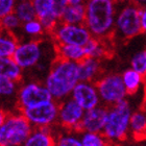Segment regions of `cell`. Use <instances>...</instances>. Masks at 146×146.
Here are the masks:
<instances>
[{
  "label": "cell",
  "instance_id": "obj_18",
  "mask_svg": "<svg viewBox=\"0 0 146 146\" xmlns=\"http://www.w3.org/2000/svg\"><path fill=\"white\" fill-rule=\"evenodd\" d=\"M129 135L135 140L140 141L146 138V112L137 110L133 112L129 123Z\"/></svg>",
  "mask_w": 146,
  "mask_h": 146
},
{
  "label": "cell",
  "instance_id": "obj_31",
  "mask_svg": "<svg viewBox=\"0 0 146 146\" xmlns=\"http://www.w3.org/2000/svg\"><path fill=\"white\" fill-rule=\"evenodd\" d=\"M17 2L18 0H0V17L14 13Z\"/></svg>",
  "mask_w": 146,
  "mask_h": 146
},
{
  "label": "cell",
  "instance_id": "obj_23",
  "mask_svg": "<svg viewBox=\"0 0 146 146\" xmlns=\"http://www.w3.org/2000/svg\"><path fill=\"white\" fill-rule=\"evenodd\" d=\"M84 49L87 58H96L99 61L101 58H106L109 52V48L106 45V40L96 39V38H92L84 47Z\"/></svg>",
  "mask_w": 146,
  "mask_h": 146
},
{
  "label": "cell",
  "instance_id": "obj_12",
  "mask_svg": "<svg viewBox=\"0 0 146 146\" xmlns=\"http://www.w3.org/2000/svg\"><path fill=\"white\" fill-rule=\"evenodd\" d=\"M71 98L87 111L100 106V96L95 82H79L71 93Z\"/></svg>",
  "mask_w": 146,
  "mask_h": 146
},
{
  "label": "cell",
  "instance_id": "obj_5",
  "mask_svg": "<svg viewBox=\"0 0 146 146\" xmlns=\"http://www.w3.org/2000/svg\"><path fill=\"white\" fill-rule=\"evenodd\" d=\"M143 34L141 24V7L131 2L121 4L116 16L114 36L126 41Z\"/></svg>",
  "mask_w": 146,
  "mask_h": 146
},
{
  "label": "cell",
  "instance_id": "obj_35",
  "mask_svg": "<svg viewBox=\"0 0 146 146\" xmlns=\"http://www.w3.org/2000/svg\"><path fill=\"white\" fill-rule=\"evenodd\" d=\"M70 4H85L87 0H69Z\"/></svg>",
  "mask_w": 146,
  "mask_h": 146
},
{
  "label": "cell",
  "instance_id": "obj_16",
  "mask_svg": "<svg viewBox=\"0 0 146 146\" xmlns=\"http://www.w3.org/2000/svg\"><path fill=\"white\" fill-rule=\"evenodd\" d=\"M55 54L56 58L68 62L78 64L86 58V52L84 47L67 44H55Z\"/></svg>",
  "mask_w": 146,
  "mask_h": 146
},
{
  "label": "cell",
  "instance_id": "obj_8",
  "mask_svg": "<svg viewBox=\"0 0 146 146\" xmlns=\"http://www.w3.org/2000/svg\"><path fill=\"white\" fill-rule=\"evenodd\" d=\"M58 109L60 102L51 99L36 107L23 110L21 113L27 119L33 127L49 128L55 122H58Z\"/></svg>",
  "mask_w": 146,
  "mask_h": 146
},
{
  "label": "cell",
  "instance_id": "obj_28",
  "mask_svg": "<svg viewBox=\"0 0 146 146\" xmlns=\"http://www.w3.org/2000/svg\"><path fill=\"white\" fill-rule=\"evenodd\" d=\"M80 139L84 146H111L109 140L101 133H82Z\"/></svg>",
  "mask_w": 146,
  "mask_h": 146
},
{
  "label": "cell",
  "instance_id": "obj_15",
  "mask_svg": "<svg viewBox=\"0 0 146 146\" xmlns=\"http://www.w3.org/2000/svg\"><path fill=\"white\" fill-rule=\"evenodd\" d=\"M100 73L101 64L99 60L86 58L78 63V74L80 82H96L100 77Z\"/></svg>",
  "mask_w": 146,
  "mask_h": 146
},
{
  "label": "cell",
  "instance_id": "obj_2",
  "mask_svg": "<svg viewBox=\"0 0 146 146\" xmlns=\"http://www.w3.org/2000/svg\"><path fill=\"white\" fill-rule=\"evenodd\" d=\"M79 82L78 64L56 58L46 74L44 85L52 99L62 102L70 97Z\"/></svg>",
  "mask_w": 146,
  "mask_h": 146
},
{
  "label": "cell",
  "instance_id": "obj_29",
  "mask_svg": "<svg viewBox=\"0 0 146 146\" xmlns=\"http://www.w3.org/2000/svg\"><path fill=\"white\" fill-rule=\"evenodd\" d=\"M55 146H84L80 137L71 133L58 135L55 138Z\"/></svg>",
  "mask_w": 146,
  "mask_h": 146
},
{
  "label": "cell",
  "instance_id": "obj_1",
  "mask_svg": "<svg viewBox=\"0 0 146 146\" xmlns=\"http://www.w3.org/2000/svg\"><path fill=\"white\" fill-rule=\"evenodd\" d=\"M85 25L93 38L108 40L114 36L118 4L114 0H87Z\"/></svg>",
  "mask_w": 146,
  "mask_h": 146
},
{
  "label": "cell",
  "instance_id": "obj_21",
  "mask_svg": "<svg viewBox=\"0 0 146 146\" xmlns=\"http://www.w3.org/2000/svg\"><path fill=\"white\" fill-rule=\"evenodd\" d=\"M85 4H69L61 18V22L67 24H85Z\"/></svg>",
  "mask_w": 146,
  "mask_h": 146
},
{
  "label": "cell",
  "instance_id": "obj_24",
  "mask_svg": "<svg viewBox=\"0 0 146 146\" xmlns=\"http://www.w3.org/2000/svg\"><path fill=\"white\" fill-rule=\"evenodd\" d=\"M14 13L22 23H26L36 19V9L31 1H18Z\"/></svg>",
  "mask_w": 146,
  "mask_h": 146
},
{
  "label": "cell",
  "instance_id": "obj_11",
  "mask_svg": "<svg viewBox=\"0 0 146 146\" xmlns=\"http://www.w3.org/2000/svg\"><path fill=\"white\" fill-rule=\"evenodd\" d=\"M85 110L71 97L60 102L58 122L62 127L70 131L80 128L82 118L85 115Z\"/></svg>",
  "mask_w": 146,
  "mask_h": 146
},
{
  "label": "cell",
  "instance_id": "obj_25",
  "mask_svg": "<svg viewBox=\"0 0 146 146\" xmlns=\"http://www.w3.org/2000/svg\"><path fill=\"white\" fill-rule=\"evenodd\" d=\"M21 31L24 34L25 36H27L28 39L31 40H40L41 36L47 34L42 22L38 18L26 22V23H23Z\"/></svg>",
  "mask_w": 146,
  "mask_h": 146
},
{
  "label": "cell",
  "instance_id": "obj_39",
  "mask_svg": "<svg viewBox=\"0 0 146 146\" xmlns=\"http://www.w3.org/2000/svg\"><path fill=\"white\" fill-rule=\"evenodd\" d=\"M128 146H129V145H128Z\"/></svg>",
  "mask_w": 146,
  "mask_h": 146
},
{
  "label": "cell",
  "instance_id": "obj_14",
  "mask_svg": "<svg viewBox=\"0 0 146 146\" xmlns=\"http://www.w3.org/2000/svg\"><path fill=\"white\" fill-rule=\"evenodd\" d=\"M36 9V18L42 22L47 34L51 31L58 24V20L53 13V4L51 0H31Z\"/></svg>",
  "mask_w": 146,
  "mask_h": 146
},
{
  "label": "cell",
  "instance_id": "obj_30",
  "mask_svg": "<svg viewBox=\"0 0 146 146\" xmlns=\"http://www.w3.org/2000/svg\"><path fill=\"white\" fill-rule=\"evenodd\" d=\"M131 68L135 71L144 74L146 71V49L136 52L131 60Z\"/></svg>",
  "mask_w": 146,
  "mask_h": 146
},
{
  "label": "cell",
  "instance_id": "obj_17",
  "mask_svg": "<svg viewBox=\"0 0 146 146\" xmlns=\"http://www.w3.org/2000/svg\"><path fill=\"white\" fill-rule=\"evenodd\" d=\"M121 77L125 89H126V92H127V95L137 94L144 86L146 87L143 74L135 71L131 68L126 69L121 74Z\"/></svg>",
  "mask_w": 146,
  "mask_h": 146
},
{
  "label": "cell",
  "instance_id": "obj_38",
  "mask_svg": "<svg viewBox=\"0 0 146 146\" xmlns=\"http://www.w3.org/2000/svg\"><path fill=\"white\" fill-rule=\"evenodd\" d=\"M18 1H31V0H18Z\"/></svg>",
  "mask_w": 146,
  "mask_h": 146
},
{
  "label": "cell",
  "instance_id": "obj_10",
  "mask_svg": "<svg viewBox=\"0 0 146 146\" xmlns=\"http://www.w3.org/2000/svg\"><path fill=\"white\" fill-rule=\"evenodd\" d=\"M51 99V95L44 84L39 82H27L19 88L16 101L18 109L21 112L25 109L36 107Z\"/></svg>",
  "mask_w": 146,
  "mask_h": 146
},
{
  "label": "cell",
  "instance_id": "obj_3",
  "mask_svg": "<svg viewBox=\"0 0 146 146\" xmlns=\"http://www.w3.org/2000/svg\"><path fill=\"white\" fill-rule=\"evenodd\" d=\"M34 127L20 113H1L0 146H23Z\"/></svg>",
  "mask_w": 146,
  "mask_h": 146
},
{
  "label": "cell",
  "instance_id": "obj_6",
  "mask_svg": "<svg viewBox=\"0 0 146 146\" xmlns=\"http://www.w3.org/2000/svg\"><path fill=\"white\" fill-rule=\"evenodd\" d=\"M100 100L104 107L111 108L126 99L127 92L122 80L121 74L111 73L100 76L95 82Z\"/></svg>",
  "mask_w": 146,
  "mask_h": 146
},
{
  "label": "cell",
  "instance_id": "obj_33",
  "mask_svg": "<svg viewBox=\"0 0 146 146\" xmlns=\"http://www.w3.org/2000/svg\"><path fill=\"white\" fill-rule=\"evenodd\" d=\"M141 24H142V31L146 35V6L141 9Z\"/></svg>",
  "mask_w": 146,
  "mask_h": 146
},
{
  "label": "cell",
  "instance_id": "obj_32",
  "mask_svg": "<svg viewBox=\"0 0 146 146\" xmlns=\"http://www.w3.org/2000/svg\"><path fill=\"white\" fill-rule=\"evenodd\" d=\"M53 4V13L55 17L61 21L62 15L65 12V9H67L68 5L70 4L69 0H51Z\"/></svg>",
  "mask_w": 146,
  "mask_h": 146
},
{
  "label": "cell",
  "instance_id": "obj_20",
  "mask_svg": "<svg viewBox=\"0 0 146 146\" xmlns=\"http://www.w3.org/2000/svg\"><path fill=\"white\" fill-rule=\"evenodd\" d=\"M19 38L15 34L1 31L0 35V58H14L19 46Z\"/></svg>",
  "mask_w": 146,
  "mask_h": 146
},
{
  "label": "cell",
  "instance_id": "obj_22",
  "mask_svg": "<svg viewBox=\"0 0 146 146\" xmlns=\"http://www.w3.org/2000/svg\"><path fill=\"white\" fill-rule=\"evenodd\" d=\"M23 70L13 58H0V76L18 82L22 78Z\"/></svg>",
  "mask_w": 146,
  "mask_h": 146
},
{
  "label": "cell",
  "instance_id": "obj_19",
  "mask_svg": "<svg viewBox=\"0 0 146 146\" xmlns=\"http://www.w3.org/2000/svg\"><path fill=\"white\" fill-rule=\"evenodd\" d=\"M23 146H55V137L49 128H35Z\"/></svg>",
  "mask_w": 146,
  "mask_h": 146
},
{
  "label": "cell",
  "instance_id": "obj_37",
  "mask_svg": "<svg viewBox=\"0 0 146 146\" xmlns=\"http://www.w3.org/2000/svg\"><path fill=\"white\" fill-rule=\"evenodd\" d=\"M143 76H144V80H145V85H146V71H145V73L143 74Z\"/></svg>",
  "mask_w": 146,
  "mask_h": 146
},
{
  "label": "cell",
  "instance_id": "obj_4",
  "mask_svg": "<svg viewBox=\"0 0 146 146\" xmlns=\"http://www.w3.org/2000/svg\"><path fill=\"white\" fill-rule=\"evenodd\" d=\"M133 112L131 104L127 99L109 108L107 122L102 134L110 143H120L127 138Z\"/></svg>",
  "mask_w": 146,
  "mask_h": 146
},
{
  "label": "cell",
  "instance_id": "obj_34",
  "mask_svg": "<svg viewBox=\"0 0 146 146\" xmlns=\"http://www.w3.org/2000/svg\"><path fill=\"white\" fill-rule=\"evenodd\" d=\"M129 2L134 3V4H136V5H138L139 7H144V6H146V0H131Z\"/></svg>",
  "mask_w": 146,
  "mask_h": 146
},
{
  "label": "cell",
  "instance_id": "obj_9",
  "mask_svg": "<svg viewBox=\"0 0 146 146\" xmlns=\"http://www.w3.org/2000/svg\"><path fill=\"white\" fill-rule=\"evenodd\" d=\"M43 46L40 40H24L19 43L14 54V60L22 68V70H29L33 68H40L43 61Z\"/></svg>",
  "mask_w": 146,
  "mask_h": 146
},
{
  "label": "cell",
  "instance_id": "obj_13",
  "mask_svg": "<svg viewBox=\"0 0 146 146\" xmlns=\"http://www.w3.org/2000/svg\"><path fill=\"white\" fill-rule=\"evenodd\" d=\"M109 108L99 106L93 110L85 112L79 131L82 133H101L104 129L107 122Z\"/></svg>",
  "mask_w": 146,
  "mask_h": 146
},
{
  "label": "cell",
  "instance_id": "obj_27",
  "mask_svg": "<svg viewBox=\"0 0 146 146\" xmlns=\"http://www.w3.org/2000/svg\"><path fill=\"white\" fill-rule=\"evenodd\" d=\"M18 82L11 80L4 76H0V94L4 99H11L12 97H16L18 95Z\"/></svg>",
  "mask_w": 146,
  "mask_h": 146
},
{
  "label": "cell",
  "instance_id": "obj_26",
  "mask_svg": "<svg viewBox=\"0 0 146 146\" xmlns=\"http://www.w3.org/2000/svg\"><path fill=\"white\" fill-rule=\"evenodd\" d=\"M0 24H1V29L3 31H7V33H12V34L16 35V33H18L19 31L22 29L23 23L16 16L15 13H12V14H9L4 17H1Z\"/></svg>",
  "mask_w": 146,
  "mask_h": 146
},
{
  "label": "cell",
  "instance_id": "obj_36",
  "mask_svg": "<svg viewBox=\"0 0 146 146\" xmlns=\"http://www.w3.org/2000/svg\"><path fill=\"white\" fill-rule=\"evenodd\" d=\"M114 1H115L117 4H120V5H121V4H124V3L129 2L131 0H114Z\"/></svg>",
  "mask_w": 146,
  "mask_h": 146
},
{
  "label": "cell",
  "instance_id": "obj_7",
  "mask_svg": "<svg viewBox=\"0 0 146 146\" xmlns=\"http://www.w3.org/2000/svg\"><path fill=\"white\" fill-rule=\"evenodd\" d=\"M50 35L54 44H67L82 47H85L93 38L85 24H67L61 21Z\"/></svg>",
  "mask_w": 146,
  "mask_h": 146
}]
</instances>
